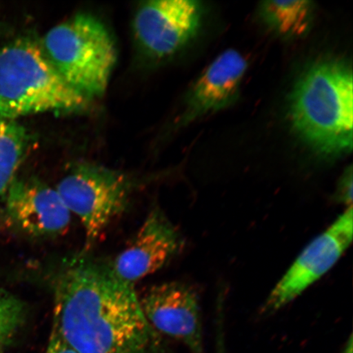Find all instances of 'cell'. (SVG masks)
<instances>
[{
    "label": "cell",
    "mask_w": 353,
    "mask_h": 353,
    "mask_svg": "<svg viewBox=\"0 0 353 353\" xmlns=\"http://www.w3.org/2000/svg\"><path fill=\"white\" fill-rule=\"evenodd\" d=\"M41 46L73 90L88 101L103 95L117 52L103 22L90 14H77L48 30Z\"/></svg>",
    "instance_id": "277c9868"
},
{
    "label": "cell",
    "mask_w": 353,
    "mask_h": 353,
    "mask_svg": "<svg viewBox=\"0 0 353 353\" xmlns=\"http://www.w3.org/2000/svg\"><path fill=\"white\" fill-rule=\"evenodd\" d=\"M314 8V3L308 0H268L260 3L259 14L264 23L279 37L296 39L303 37L310 29Z\"/></svg>",
    "instance_id": "7c38bea8"
},
{
    "label": "cell",
    "mask_w": 353,
    "mask_h": 353,
    "mask_svg": "<svg viewBox=\"0 0 353 353\" xmlns=\"http://www.w3.org/2000/svg\"><path fill=\"white\" fill-rule=\"evenodd\" d=\"M52 288V330L79 353H167L134 285L110 263L81 252L57 269Z\"/></svg>",
    "instance_id": "6da1fadb"
},
{
    "label": "cell",
    "mask_w": 353,
    "mask_h": 353,
    "mask_svg": "<svg viewBox=\"0 0 353 353\" xmlns=\"http://www.w3.org/2000/svg\"><path fill=\"white\" fill-rule=\"evenodd\" d=\"M30 145V136L24 127L14 121L0 119V209L8 189L17 179Z\"/></svg>",
    "instance_id": "4fadbf2b"
},
{
    "label": "cell",
    "mask_w": 353,
    "mask_h": 353,
    "mask_svg": "<svg viewBox=\"0 0 353 353\" xmlns=\"http://www.w3.org/2000/svg\"><path fill=\"white\" fill-rule=\"evenodd\" d=\"M182 236L158 206L154 207L130 245L110 263L128 284L161 270L183 249Z\"/></svg>",
    "instance_id": "30bf717a"
},
{
    "label": "cell",
    "mask_w": 353,
    "mask_h": 353,
    "mask_svg": "<svg viewBox=\"0 0 353 353\" xmlns=\"http://www.w3.org/2000/svg\"><path fill=\"white\" fill-rule=\"evenodd\" d=\"M2 210L12 227L37 239L63 235L72 216L56 188L34 179L13 181Z\"/></svg>",
    "instance_id": "ba28073f"
},
{
    "label": "cell",
    "mask_w": 353,
    "mask_h": 353,
    "mask_svg": "<svg viewBox=\"0 0 353 353\" xmlns=\"http://www.w3.org/2000/svg\"><path fill=\"white\" fill-rule=\"evenodd\" d=\"M353 210L348 207L302 251L268 295L263 313L279 310L321 279L352 244Z\"/></svg>",
    "instance_id": "8992f818"
},
{
    "label": "cell",
    "mask_w": 353,
    "mask_h": 353,
    "mask_svg": "<svg viewBox=\"0 0 353 353\" xmlns=\"http://www.w3.org/2000/svg\"><path fill=\"white\" fill-rule=\"evenodd\" d=\"M88 101L60 77L41 43L20 38L0 50V119L74 112Z\"/></svg>",
    "instance_id": "3957f363"
},
{
    "label": "cell",
    "mask_w": 353,
    "mask_h": 353,
    "mask_svg": "<svg viewBox=\"0 0 353 353\" xmlns=\"http://www.w3.org/2000/svg\"><path fill=\"white\" fill-rule=\"evenodd\" d=\"M26 304L8 291L0 289V353L10 346L24 325Z\"/></svg>",
    "instance_id": "5bb4252c"
},
{
    "label": "cell",
    "mask_w": 353,
    "mask_h": 353,
    "mask_svg": "<svg viewBox=\"0 0 353 353\" xmlns=\"http://www.w3.org/2000/svg\"><path fill=\"white\" fill-rule=\"evenodd\" d=\"M248 65L245 57L235 50L216 57L190 90L181 125L236 103Z\"/></svg>",
    "instance_id": "8fae6325"
},
{
    "label": "cell",
    "mask_w": 353,
    "mask_h": 353,
    "mask_svg": "<svg viewBox=\"0 0 353 353\" xmlns=\"http://www.w3.org/2000/svg\"><path fill=\"white\" fill-rule=\"evenodd\" d=\"M70 212L81 219L88 253L108 225L127 209L134 181L121 172L92 164L74 165L56 188Z\"/></svg>",
    "instance_id": "5b68a950"
},
{
    "label": "cell",
    "mask_w": 353,
    "mask_h": 353,
    "mask_svg": "<svg viewBox=\"0 0 353 353\" xmlns=\"http://www.w3.org/2000/svg\"><path fill=\"white\" fill-rule=\"evenodd\" d=\"M202 13L201 3L194 0L145 2L134 17L136 39L152 59H168L196 37Z\"/></svg>",
    "instance_id": "52a82bcc"
},
{
    "label": "cell",
    "mask_w": 353,
    "mask_h": 353,
    "mask_svg": "<svg viewBox=\"0 0 353 353\" xmlns=\"http://www.w3.org/2000/svg\"><path fill=\"white\" fill-rule=\"evenodd\" d=\"M295 132L321 157L350 153L353 132V77L351 66L339 60H322L299 79L290 101Z\"/></svg>",
    "instance_id": "7a4b0ae2"
},
{
    "label": "cell",
    "mask_w": 353,
    "mask_h": 353,
    "mask_svg": "<svg viewBox=\"0 0 353 353\" xmlns=\"http://www.w3.org/2000/svg\"><path fill=\"white\" fill-rule=\"evenodd\" d=\"M46 353H79L68 345L60 335L52 329L50 342L48 344Z\"/></svg>",
    "instance_id": "2e32d148"
},
{
    "label": "cell",
    "mask_w": 353,
    "mask_h": 353,
    "mask_svg": "<svg viewBox=\"0 0 353 353\" xmlns=\"http://www.w3.org/2000/svg\"><path fill=\"white\" fill-rule=\"evenodd\" d=\"M139 302L145 319L161 336L183 343L191 353H203L201 309L191 287L176 281L154 285Z\"/></svg>",
    "instance_id": "9c48e42d"
},
{
    "label": "cell",
    "mask_w": 353,
    "mask_h": 353,
    "mask_svg": "<svg viewBox=\"0 0 353 353\" xmlns=\"http://www.w3.org/2000/svg\"><path fill=\"white\" fill-rule=\"evenodd\" d=\"M352 166L350 165L339 179L336 191L334 194V200L339 204L348 207L352 206Z\"/></svg>",
    "instance_id": "9a60e30c"
},
{
    "label": "cell",
    "mask_w": 353,
    "mask_h": 353,
    "mask_svg": "<svg viewBox=\"0 0 353 353\" xmlns=\"http://www.w3.org/2000/svg\"><path fill=\"white\" fill-rule=\"evenodd\" d=\"M343 353H352V336H350V341H348L347 343V346L345 350L343 352Z\"/></svg>",
    "instance_id": "e0dca14e"
}]
</instances>
